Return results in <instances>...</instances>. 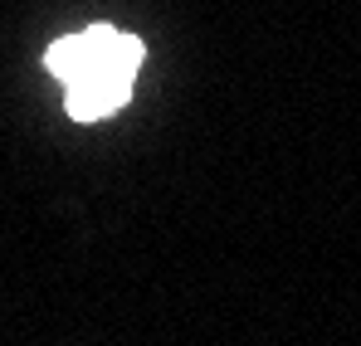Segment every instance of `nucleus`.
I'll return each instance as SVG.
<instances>
[{
  "label": "nucleus",
  "instance_id": "nucleus-1",
  "mask_svg": "<svg viewBox=\"0 0 361 346\" xmlns=\"http://www.w3.org/2000/svg\"><path fill=\"white\" fill-rule=\"evenodd\" d=\"M137 63H142V44L113 25H93L49 49V68H54V78H63L68 113L78 122L113 113L137 78Z\"/></svg>",
  "mask_w": 361,
  "mask_h": 346
}]
</instances>
